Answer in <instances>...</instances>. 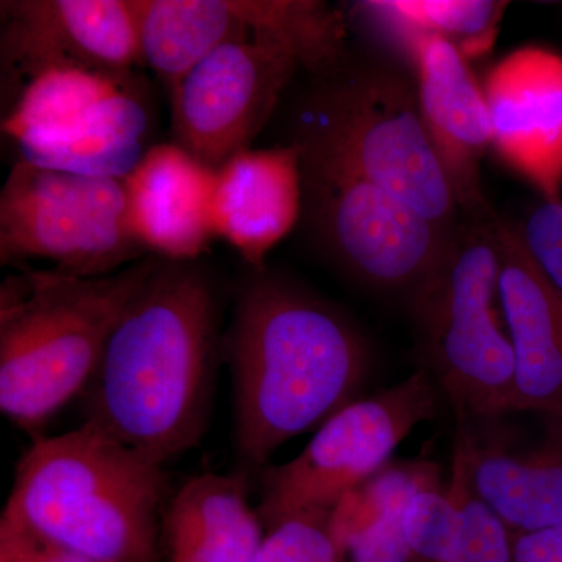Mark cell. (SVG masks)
I'll return each mask as SVG.
<instances>
[{"label": "cell", "instance_id": "4316f807", "mask_svg": "<svg viewBox=\"0 0 562 562\" xmlns=\"http://www.w3.org/2000/svg\"><path fill=\"white\" fill-rule=\"evenodd\" d=\"M403 508L405 503L394 506L357 536L347 546V562H419L403 532Z\"/></svg>", "mask_w": 562, "mask_h": 562}, {"label": "cell", "instance_id": "d6986e66", "mask_svg": "<svg viewBox=\"0 0 562 562\" xmlns=\"http://www.w3.org/2000/svg\"><path fill=\"white\" fill-rule=\"evenodd\" d=\"M169 562H250L266 528L235 476L203 473L162 513Z\"/></svg>", "mask_w": 562, "mask_h": 562}, {"label": "cell", "instance_id": "83f0119b", "mask_svg": "<svg viewBox=\"0 0 562 562\" xmlns=\"http://www.w3.org/2000/svg\"><path fill=\"white\" fill-rule=\"evenodd\" d=\"M513 562H562V524L514 535Z\"/></svg>", "mask_w": 562, "mask_h": 562}, {"label": "cell", "instance_id": "44dd1931", "mask_svg": "<svg viewBox=\"0 0 562 562\" xmlns=\"http://www.w3.org/2000/svg\"><path fill=\"white\" fill-rule=\"evenodd\" d=\"M442 482L441 468L432 461L387 462L336 503L330 513L333 538L346 553L347 546L372 527L383 514L406 503L414 492Z\"/></svg>", "mask_w": 562, "mask_h": 562}, {"label": "cell", "instance_id": "8fae6325", "mask_svg": "<svg viewBox=\"0 0 562 562\" xmlns=\"http://www.w3.org/2000/svg\"><path fill=\"white\" fill-rule=\"evenodd\" d=\"M299 68L271 40L247 36L222 44L169 94L173 143L217 171L250 149Z\"/></svg>", "mask_w": 562, "mask_h": 562}, {"label": "cell", "instance_id": "ffe728a7", "mask_svg": "<svg viewBox=\"0 0 562 562\" xmlns=\"http://www.w3.org/2000/svg\"><path fill=\"white\" fill-rule=\"evenodd\" d=\"M144 65L171 94L222 44L251 36L241 0H132Z\"/></svg>", "mask_w": 562, "mask_h": 562}, {"label": "cell", "instance_id": "3957f363", "mask_svg": "<svg viewBox=\"0 0 562 562\" xmlns=\"http://www.w3.org/2000/svg\"><path fill=\"white\" fill-rule=\"evenodd\" d=\"M162 468L83 424L33 443L0 522L90 562H155Z\"/></svg>", "mask_w": 562, "mask_h": 562}, {"label": "cell", "instance_id": "7a4b0ae2", "mask_svg": "<svg viewBox=\"0 0 562 562\" xmlns=\"http://www.w3.org/2000/svg\"><path fill=\"white\" fill-rule=\"evenodd\" d=\"M236 443L262 468L283 443L358 401L371 349L330 303L279 277L251 280L228 333Z\"/></svg>", "mask_w": 562, "mask_h": 562}, {"label": "cell", "instance_id": "603a6c76", "mask_svg": "<svg viewBox=\"0 0 562 562\" xmlns=\"http://www.w3.org/2000/svg\"><path fill=\"white\" fill-rule=\"evenodd\" d=\"M447 486L460 516L453 562H513V531L472 490L464 450L458 441Z\"/></svg>", "mask_w": 562, "mask_h": 562}, {"label": "cell", "instance_id": "5b68a950", "mask_svg": "<svg viewBox=\"0 0 562 562\" xmlns=\"http://www.w3.org/2000/svg\"><path fill=\"white\" fill-rule=\"evenodd\" d=\"M317 79L294 140L302 154L372 181L454 231L461 213L422 120L416 87L394 69L344 60Z\"/></svg>", "mask_w": 562, "mask_h": 562}, {"label": "cell", "instance_id": "7c38bea8", "mask_svg": "<svg viewBox=\"0 0 562 562\" xmlns=\"http://www.w3.org/2000/svg\"><path fill=\"white\" fill-rule=\"evenodd\" d=\"M357 10L383 24L412 58L422 120L461 220H494L482 183L483 158L492 147L490 109L468 58L450 41L401 20L382 2H360Z\"/></svg>", "mask_w": 562, "mask_h": 562}, {"label": "cell", "instance_id": "ba28073f", "mask_svg": "<svg viewBox=\"0 0 562 562\" xmlns=\"http://www.w3.org/2000/svg\"><path fill=\"white\" fill-rule=\"evenodd\" d=\"M143 254L128 225L124 179L14 162L0 192L2 265L41 260L52 271L95 279Z\"/></svg>", "mask_w": 562, "mask_h": 562}, {"label": "cell", "instance_id": "4fadbf2b", "mask_svg": "<svg viewBox=\"0 0 562 562\" xmlns=\"http://www.w3.org/2000/svg\"><path fill=\"white\" fill-rule=\"evenodd\" d=\"M0 18L3 95L49 66L135 72L144 65L132 0H3Z\"/></svg>", "mask_w": 562, "mask_h": 562}, {"label": "cell", "instance_id": "f546056e", "mask_svg": "<svg viewBox=\"0 0 562 562\" xmlns=\"http://www.w3.org/2000/svg\"><path fill=\"white\" fill-rule=\"evenodd\" d=\"M16 530H20V528H16ZM22 532L27 536L33 562H90L85 560V558L79 557V554L61 549V547L52 546V543L40 541V539L33 538V536L29 535V532Z\"/></svg>", "mask_w": 562, "mask_h": 562}, {"label": "cell", "instance_id": "7402d4cb", "mask_svg": "<svg viewBox=\"0 0 562 562\" xmlns=\"http://www.w3.org/2000/svg\"><path fill=\"white\" fill-rule=\"evenodd\" d=\"M382 5L401 20L450 41L468 60L490 49L506 9L505 2L492 0H384Z\"/></svg>", "mask_w": 562, "mask_h": 562}, {"label": "cell", "instance_id": "6da1fadb", "mask_svg": "<svg viewBox=\"0 0 562 562\" xmlns=\"http://www.w3.org/2000/svg\"><path fill=\"white\" fill-rule=\"evenodd\" d=\"M216 327L205 273L191 262L160 260L81 392L85 424L161 464L195 447L206 427Z\"/></svg>", "mask_w": 562, "mask_h": 562}, {"label": "cell", "instance_id": "9c48e42d", "mask_svg": "<svg viewBox=\"0 0 562 562\" xmlns=\"http://www.w3.org/2000/svg\"><path fill=\"white\" fill-rule=\"evenodd\" d=\"M441 392L427 372L344 406L294 460L261 473L257 513L266 531L288 517L331 513L336 503L390 462L417 425L438 416Z\"/></svg>", "mask_w": 562, "mask_h": 562}, {"label": "cell", "instance_id": "f1b7e54d", "mask_svg": "<svg viewBox=\"0 0 562 562\" xmlns=\"http://www.w3.org/2000/svg\"><path fill=\"white\" fill-rule=\"evenodd\" d=\"M0 562H33L24 532L0 522Z\"/></svg>", "mask_w": 562, "mask_h": 562}, {"label": "cell", "instance_id": "ac0fdd59", "mask_svg": "<svg viewBox=\"0 0 562 562\" xmlns=\"http://www.w3.org/2000/svg\"><path fill=\"white\" fill-rule=\"evenodd\" d=\"M302 198L299 144L244 150L217 169L214 233L261 272L269 251L294 228Z\"/></svg>", "mask_w": 562, "mask_h": 562}, {"label": "cell", "instance_id": "277c9868", "mask_svg": "<svg viewBox=\"0 0 562 562\" xmlns=\"http://www.w3.org/2000/svg\"><path fill=\"white\" fill-rule=\"evenodd\" d=\"M160 260L83 279L22 266L0 292V409L18 427H44L80 395L125 306Z\"/></svg>", "mask_w": 562, "mask_h": 562}, {"label": "cell", "instance_id": "52a82bcc", "mask_svg": "<svg viewBox=\"0 0 562 562\" xmlns=\"http://www.w3.org/2000/svg\"><path fill=\"white\" fill-rule=\"evenodd\" d=\"M7 98L2 133L29 165L124 179L150 149L149 102L135 72L49 66Z\"/></svg>", "mask_w": 562, "mask_h": 562}, {"label": "cell", "instance_id": "30bf717a", "mask_svg": "<svg viewBox=\"0 0 562 562\" xmlns=\"http://www.w3.org/2000/svg\"><path fill=\"white\" fill-rule=\"evenodd\" d=\"M303 194L344 268L380 291L412 294L442 261L453 233L390 192L302 154Z\"/></svg>", "mask_w": 562, "mask_h": 562}, {"label": "cell", "instance_id": "2e32d148", "mask_svg": "<svg viewBox=\"0 0 562 562\" xmlns=\"http://www.w3.org/2000/svg\"><path fill=\"white\" fill-rule=\"evenodd\" d=\"M501 303L514 353L516 413L562 419V292L525 247L516 225L495 217Z\"/></svg>", "mask_w": 562, "mask_h": 562}, {"label": "cell", "instance_id": "cb8c5ba5", "mask_svg": "<svg viewBox=\"0 0 562 562\" xmlns=\"http://www.w3.org/2000/svg\"><path fill=\"white\" fill-rule=\"evenodd\" d=\"M402 525L417 561H454L460 516L447 484L439 482L414 492L403 508Z\"/></svg>", "mask_w": 562, "mask_h": 562}, {"label": "cell", "instance_id": "e0dca14e", "mask_svg": "<svg viewBox=\"0 0 562 562\" xmlns=\"http://www.w3.org/2000/svg\"><path fill=\"white\" fill-rule=\"evenodd\" d=\"M216 169L179 144H155L124 177L132 235L165 261L191 262L216 236Z\"/></svg>", "mask_w": 562, "mask_h": 562}, {"label": "cell", "instance_id": "8992f818", "mask_svg": "<svg viewBox=\"0 0 562 562\" xmlns=\"http://www.w3.org/2000/svg\"><path fill=\"white\" fill-rule=\"evenodd\" d=\"M495 217L462 220L438 268L408 294L419 369L431 376L454 419L516 413Z\"/></svg>", "mask_w": 562, "mask_h": 562}, {"label": "cell", "instance_id": "9a60e30c", "mask_svg": "<svg viewBox=\"0 0 562 562\" xmlns=\"http://www.w3.org/2000/svg\"><path fill=\"white\" fill-rule=\"evenodd\" d=\"M492 147L543 201L561 199L562 57L527 46L503 57L483 83Z\"/></svg>", "mask_w": 562, "mask_h": 562}, {"label": "cell", "instance_id": "484cf974", "mask_svg": "<svg viewBox=\"0 0 562 562\" xmlns=\"http://www.w3.org/2000/svg\"><path fill=\"white\" fill-rule=\"evenodd\" d=\"M520 233L532 260L562 292V199L536 206Z\"/></svg>", "mask_w": 562, "mask_h": 562}, {"label": "cell", "instance_id": "5bb4252c", "mask_svg": "<svg viewBox=\"0 0 562 562\" xmlns=\"http://www.w3.org/2000/svg\"><path fill=\"white\" fill-rule=\"evenodd\" d=\"M528 430L514 413L454 419L472 490L513 531L562 524V419Z\"/></svg>", "mask_w": 562, "mask_h": 562}, {"label": "cell", "instance_id": "d4e9b609", "mask_svg": "<svg viewBox=\"0 0 562 562\" xmlns=\"http://www.w3.org/2000/svg\"><path fill=\"white\" fill-rule=\"evenodd\" d=\"M250 562H347L330 531V513L288 517L269 528Z\"/></svg>", "mask_w": 562, "mask_h": 562}]
</instances>
